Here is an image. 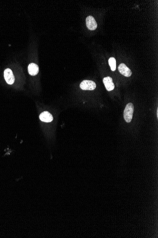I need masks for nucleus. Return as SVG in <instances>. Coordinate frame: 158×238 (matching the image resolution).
Instances as JSON below:
<instances>
[{
  "mask_svg": "<svg viewBox=\"0 0 158 238\" xmlns=\"http://www.w3.org/2000/svg\"><path fill=\"white\" fill-rule=\"evenodd\" d=\"M134 111V105L132 103L127 104L125 107L124 112V119L127 123H130L132 121Z\"/></svg>",
  "mask_w": 158,
  "mask_h": 238,
  "instance_id": "obj_1",
  "label": "nucleus"
},
{
  "mask_svg": "<svg viewBox=\"0 0 158 238\" xmlns=\"http://www.w3.org/2000/svg\"><path fill=\"white\" fill-rule=\"evenodd\" d=\"M80 88L84 91H92L96 89V84L93 81L84 80L81 83Z\"/></svg>",
  "mask_w": 158,
  "mask_h": 238,
  "instance_id": "obj_2",
  "label": "nucleus"
},
{
  "mask_svg": "<svg viewBox=\"0 0 158 238\" xmlns=\"http://www.w3.org/2000/svg\"><path fill=\"white\" fill-rule=\"evenodd\" d=\"M4 77L6 82L9 85H12L14 82V76L11 69H7L4 70Z\"/></svg>",
  "mask_w": 158,
  "mask_h": 238,
  "instance_id": "obj_3",
  "label": "nucleus"
},
{
  "mask_svg": "<svg viewBox=\"0 0 158 238\" xmlns=\"http://www.w3.org/2000/svg\"><path fill=\"white\" fill-rule=\"evenodd\" d=\"M86 25L88 29L91 31L96 30L97 28V23L93 17L89 16L87 17L86 20Z\"/></svg>",
  "mask_w": 158,
  "mask_h": 238,
  "instance_id": "obj_4",
  "label": "nucleus"
},
{
  "mask_svg": "<svg viewBox=\"0 0 158 238\" xmlns=\"http://www.w3.org/2000/svg\"><path fill=\"white\" fill-rule=\"evenodd\" d=\"M119 72L125 77H130L132 75V72L131 70L126 66L124 63H121L118 66Z\"/></svg>",
  "mask_w": 158,
  "mask_h": 238,
  "instance_id": "obj_5",
  "label": "nucleus"
},
{
  "mask_svg": "<svg viewBox=\"0 0 158 238\" xmlns=\"http://www.w3.org/2000/svg\"><path fill=\"white\" fill-rule=\"evenodd\" d=\"M103 81L106 90L108 91H113L114 89V84L113 82L112 79L111 77H105V78H104Z\"/></svg>",
  "mask_w": 158,
  "mask_h": 238,
  "instance_id": "obj_6",
  "label": "nucleus"
},
{
  "mask_svg": "<svg viewBox=\"0 0 158 238\" xmlns=\"http://www.w3.org/2000/svg\"><path fill=\"white\" fill-rule=\"evenodd\" d=\"M39 119L43 122L49 123L53 121V116L50 113L47 111H45L40 115Z\"/></svg>",
  "mask_w": 158,
  "mask_h": 238,
  "instance_id": "obj_7",
  "label": "nucleus"
},
{
  "mask_svg": "<svg viewBox=\"0 0 158 238\" xmlns=\"http://www.w3.org/2000/svg\"><path fill=\"white\" fill-rule=\"evenodd\" d=\"M28 71L31 76H35L39 71L38 66L35 63H30L28 66Z\"/></svg>",
  "mask_w": 158,
  "mask_h": 238,
  "instance_id": "obj_8",
  "label": "nucleus"
},
{
  "mask_svg": "<svg viewBox=\"0 0 158 238\" xmlns=\"http://www.w3.org/2000/svg\"><path fill=\"white\" fill-rule=\"evenodd\" d=\"M109 66L112 71H115L116 69V60L114 57H111L108 60Z\"/></svg>",
  "mask_w": 158,
  "mask_h": 238,
  "instance_id": "obj_9",
  "label": "nucleus"
}]
</instances>
